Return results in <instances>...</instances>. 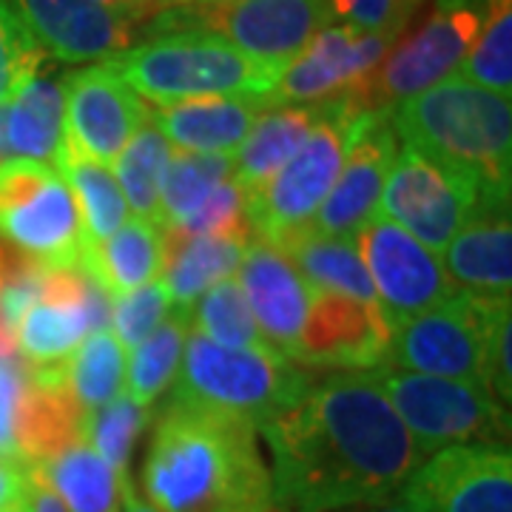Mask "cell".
I'll return each instance as SVG.
<instances>
[{"label": "cell", "instance_id": "47", "mask_svg": "<svg viewBox=\"0 0 512 512\" xmlns=\"http://www.w3.org/2000/svg\"><path fill=\"white\" fill-rule=\"evenodd\" d=\"M174 6H217V3H228V0H171Z\"/></svg>", "mask_w": 512, "mask_h": 512}, {"label": "cell", "instance_id": "17", "mask_svg": "<svg viewBox=\"0 0 512 512\" xmlns=\"http://www.w3.org/2000/svg\"><path fill=\"white\" fill-rule=\"evenodd\" d=\"M396 154L399 140L390 126V111H362L350 126L345 160L330 194L313 217V231L322 237H353L379 211L384 180Z\"/></svg>", "mask_w": 512, "mask_h": 512}, {"label": "cell", "instance_id": "7", "mask_svg": "<svg viewBox=\"0 0 512 512\" xmlns=\"http://www.w3.org/2000/svg\"><path fill=\"white\" fill-rule=\"evenodd\" d=\"M370 373L424 456L456 444H510V407L484 384L384 365Z\"/></svg>", "mask_w": 512, "mask_h": 512}, {"label": "cell", "instance_id": "10", "mask_svg": "<svg viewBox=\"0 0 512 512\" xmlns=\"http://www.w3.org/2000/svg\"><path fill=\"white\" fill-rule=\"evenodd\" d=\"M0 242L46 268H72L83 220L69 183L35 160L0 163Z\"/></svg>", "mask_w": 512, "mask_h": 512}, {"label": "cell", "instance_id": "12", "mask_svg": "<svg viewBox=\"0 0 512 512\" xmlns=\"http://www.w3.org/2000/svg\"><path fill=\"white\" fill-rule=\"evenodd\" d=\"M481 191L484 185L473 174L399 143V154L384 180L379 214L402 225L433 254H441L470 217Z\"/></svg>", "mask_w": 512, "mask_h": 512}, {"label": "cell", "instance_id": "9", "mask_svg": "<svg viewBox=\"0 0 512 512\" xmlns=\"http://www.w3.org/2000/svg\"><path fill=\"white\" fill-rule=\"evenodd\" d=\"M507 311L510 302H490L458 291L393 328L384 367L484 384L490 333Z\"/></svg>", "mask_w": 512, "mask_h": 512}, {"label": "cell", "instance_id": "23", "mask_svg": "<svg viewBox=\"0 0 512 512\" xmlns=\"http://www.w3.org/2000/svg\"><path fill=\"white\" fill-rule=\"evenodd\" d=\"M251 237L202 234L188 237L163 228V285L174 308H191L202 293L237 274Z\"/></svg>", "mask_w": 512, "mask_h": 512}, {"label": "cell", "instance_id": "34", "mask_svg": "<svg viewBox=\"0 0 512 512\" xmlns=\"http://www.w3.org/2000/svg\"><path fill=\"white\" fill-rule=\"evenodd\" d=\"M188 319H191V330L211 339L214 345L234 350H268L256 328L254 313L248 308L245 291L234 276L205 291V296L191 305Z\"/></svg>", "mask_w": 512, "mask_h": 512}, {"label": "cell", "instance_id": "45", "mask_svg": "<svg viewBox=\"0 0 512 512\" xmlns=\"http://www.w3.org/2000/svg\"><path fill=\"white\" fill-rule=\"evenodd\" d=\"M120 512H160V510H154L143 495H137L134 484L126 481V484H123V510Z\"/></svg>", "mask_w": 512, "mask_h": 512}, {"label": "cell", "instance_id": "19", "mask_svg": "<svg viewBox=\"0 0 512 512\" xmlns=\"http://www.w3.org/2000/svg\"><path fill=\"white\" fill-rule=\"evenodd\" d=\"M441 256L456 291L490 302H512L510 191L484 188Z\"/></svg>", "mask_w": 512, "mask_h": 512}, {"label": "cell", "instance_id": "48", "mask_svg": "<svg viewBox=\"0 0 512 512\" xmlns=\"http://www.w3.org/2000/svg\"><path fill=\"white\" fill-rule=\"evenodd\" d=\"M6 160V140H3V106H0V163Z\"/></svg>", "mask_w": 512, "mask_h": 512}, {"label": "cell", "instance_id": "1", "mask_svg": "<svg viewBox=\"0 0 512 512\" xmlns=\"http://www.w3.org/2000/svg\"><path fill=\"white\" fill-rule=\"evenodd\" d=\"M276 512H339L396 498L424 461L373 373H330L259 427Z\"/></svg>", "mask_w": 512, "mask_h": 512}, {"label": "cell", "instance_id": "36", "mask_svg": "<svg viewBox=\"0 0 512 512\" xmlns=\"http://www.w3.org/2000/svg\"><path fill=\"white\" fill-rule=\"evenodd\" d=\"M458 77L495 94H512V0H490L473 49L458 66Z\"/></svg>", "mask_w": 512, "mask_h": 512}, {"label": "cell", "instance_id": "25", "mask_svg": "<svg viewBox=\"0 0 512 512\" xmlns=\"http://www.w3.org/2000/svg\"><path fill=\"white\" fill-rule=\"evenodd\" d=\"M319 117H322V103L271 106L259 114L242 146L231 154V165H234L231 177L245 191V200L254 197L291 160L299 146L311 137Z\"/></svg>", "mask_w": 512, "mask_h": 512}, {"label": "cell", "instance_id": "42", "mask_svg": "<svg viewBox=\"0 0 512 512\" xmlns=\"http://www.w3.org/2000/svg\"><path fill=\"white\" fill-rule=\"evenodd\" d=\"M29 484H32V476H29L26 464L0 458V510L23 504V498L29 493Z\"/></svg>", "mask_w": 512, "mask_h": 512}, {"label": "cell", "instance_id": "41", "mask_svg": "<svg viewBox=\"0 0 512 512\" xmlns=\"http://www.w3.org/2000/svg\"><path fill=\"white\" fill-rule=\"evenodd\" d=\"M29 390V370L18 359H0V458L18 461V430Z\"/></svg>", "mask_w": 512, "mask_h": 512}, {"label": "cell", "instance_id": "4", "mask_svg": "<svg viewBox=\"0 0 512 512\" xmlns=\"http://www.w3.org/2000/svg\"><path fill=\"white\" fill-rule=\"evenodd\" d=\"M103 63L154 106L217 94H254L268 100L282 74L242 55L225 37L194 26L160 29V35L128 46Z\"/></svg>", "mask_w": 512, "mask_h": 512}, {"label": "cell", "instance_id": "14", "mask_svg": "<svg viewBox=\"0 0 512 512\" xmlns=\"http://www.w3.org/2000/svg\"><path fill=\"white\" fill-rule=\"evenodd\" d=\"M413 512H512L507 444H456L436 450L399 490Z\"/></svg>", "mask_w": 512, "mask_h": 512}, {"label": "cell", "instance_id": "24", "mask_svg": "<svg viewBox=\"0 0 512 512\" xmlns=\"http://www.w3.org/2000/svg\"><path fill=\"white\" fill-rule=\"evenodd\" d=\"M77 265L109 293V299L137 291L163 274V228L131 217L111 237L86 242Z\"/></svg>", "mask_w": 512, "mask_h": 512}, {"label": "cell", "instance_id": "6", "mask_svg": "<svg viewBox=\"0 0 512 512\" xmlns=\"http://www.w3.org/2000/svg\"><path fill=\"white\" fill-rule=\"evenodd\" d=\"M356 94L345 92L322 103V117L311 137L288 163L245 202L254 239L282 245L285 239L311 228L319 205L325 202L342 168L353 120L362 114Z\"/></svg>", "mask_w": 512, "mask_h": 512}, {"label": "cell", "instance_id": "33", "mask_svg": "<svg viewBox=\"0 0 512 512\" xmlns=\"http://www.w3.org/2000/svg\"><path fill=\"white\" fill-rule=\"evenodd\" d=\"M234 165L228 154L183 151L168 160L160 185V228L177 225L197 211L225 180H231Z\"/></svg>", "mask_w": 512, "mask_h": 512}, {"label": "cell", "instance_id": "49", "mask_svg": "<svg viewBox=\"0 0 512 512\" xmlns=\"http://www.w3.org/2000/svg\"><path fill=\"white\" fill-rule=\"evenodd\" d=\"M151 3V9L157 12V9H163V6H171V0H148Z\"/></svg>", "mask_w": 512, "mask_h": 512}, {"label": "cell", "instance_id": "15", "mask_svg": "<svg viewBox=\"0 0 512 512\" xmlns=\"http://www.w3.org/2000/svg\"><path fill=\"white\" fill-rule=\"evenodd\" d=\"M390 333L379 302L311 291L291 362L311 373H367L384 365Z\"/></svg>", "mask_w": 512, "mask_h": 512}, {"label": "cell", "instance_id": "30", "mask_svg": "<svg viewBox=\"0 0 512 512\" xmlns=\"http://www.w3.org/2000/svg\"><path fill=\"white\" fill-rule=\"evenodd\" d=\"M191 308H174L165 322L143 339L126 362V396L151 407L177 379L183 362L185 339L191 333Z\"/></svg>", "mask_w": 512, "mask_h": 512}, {"label": "cell", "instance_id": "29", "mask_svg": "<svg viewBox=\"0 0 512 512\" xmlns=\"http://www.w3.org/2000/svg\"><path fill=\"white\" fill-rule=\"evenodd\" d=\"M57 174L72 188L80 220H83V245L111 237L128 220V205L120 185L106 165L94 163L60 140L55 154Z\"/></svg>", "mask_w": 512, "mask_h": 512}, {"label": "cell", "instance_id": "3", "mask_svg": "<svg viewBox=\"0 0 512 512\" xmlns=\"http://www.w3.org/2000/svg\"><path fill=\"white\" fill-rule=\"evenodd\" d=\"M396 140L473 174L493 191L512 188L510 97L450 74L390 109Z\"/></svg>", "mask_w": 512, "mask_h": 512}, {"label": "cell", "instance_id": "27", "mask_svg": "<svg viewBox=\"0 0 512 512\" xmlns=\"http://www.w3.org/2000/svg\"><path fill=\"white\" fill-rule=\"evenodd\" d=\"M29 473L43 481L69 512H120L123 484L131 481L117 476L83 439L32 464Z\"/></svg>", "mask_w": 512, "mask_h": 512}, {"label": "cell", "instance_id": "5", "mask_svg": "<svg viewBox=\"0 0 512 512\" xmlns=\"http://www.w3.org/2000/svg\"><path fill=\"white\" fill-rule=\"evenodd\" d=\"M171 402L251 421L256 430L308 393L316 373L274 350H234L188 333Z\"/></svg>", "mask_w": 512, "mask_h": 512}, {"label": "cell", "instance_id": "44", "mask_svg": "<svg viewBox=\"0 0 512 512\" xmlns=\"http://www.w3.org/2000/svg\"><path fill=\"white\" fill-rule=\"evenodd\" d=\"M94 3L103 6V9H109L114 15H120V18L131 20V23L148 18L154 12L148 0H94Z\"/></svg>", "mask_w": 512, "mask_h": 512}, {"label": "cell", "instance_id": "18", "mask_svg": "<svg viewBox=\"0 0 512 512\" xmlns=\"http://www.w3.org/2000/svg\"><path fill=\"white\" fill-rule=\"evenodd\" d=\"M66 117L63 140L94 163L111 168L134 131L146 123L148 106L106 63L63 77Z\"/></svg>", "mask_w": 512, "mask_h": 512}, {"label": "cell", "instance_id": "13", "mask_svg": "<svg viewBox=\"0 0 512 512\" xmlns=\"http://www.w3.org/2000/svg\"><path fill=\"white\" fill-rule=\"evenodd\" d=\"M373 282L376 302L390 328L456 296V285L441 265V256L410 237L402 225L373 214L350 237Z\"/></svg>", "mask_w": 512, "mask_h": 512}, {"label": "cell", "instance_id": "20", "mask_svg": "<svg viewBox=\"0 0 512 512\" xmlns=\"http://www.w3.org/2000/svg\"><path fill=\"white\" fill-rule=\"evenodd\" d=\"M40 49L60 63L109 60L134 46V23L94 0H9Z\"/></svg>", "mask_w": 512, "mask_h": 512}, {"label": "cell", "instance_id": "31", "mask_svg": "<svg viewBox=\"0 0 512 512\" xmlns=\"http://www.w3.org/2000/svg\"><path fill=\"white\" fill-rule=\"evenodd\" d=\"M171 160V143L165 134L146 117V123L134 131L123 154L114 160L111 168H117V185L126 197V205L134 211V217L160 225V185H163L165 168Z\"/></svg>", "mask_w": 512, "mask_h": 512}, {"label": "cell", "instance_id": "40", "mask_svg": "<svg viewBox=\"0 0 512 512\" xmlns=\"http://www.w3.org/2000/svg\"><path fill=\"white\" fill-rule=\"evenodd\" d=\"M424 0H330L333 20L356 32L399 40Z\"/></svg>", "mask_w": 512, "mask_h": 512}, {"label": "cell", "instance_id": "35", "mask_svg": "<svg viewBox=\"0 0 512 512\" xmlns=\"http://www.w3.org/2000/svg\"><path fill=\"white\" fill-rule=\"evenodd\" d=\"M148 424H151V407H143L134 399H128L123 390L117 399H111L109 404L83 416V441L117 476L131 478L128 461L134 453V441L143 436Z\"/></svg>", "mask_w": 512, "mask_h": 512}, {"label": "cell", "instance_id": "26", "mask_svg": "<svg viewBox=\"0 0 512 512\" xmlns=\"http://www.w3.org/2000/svg\"><path fill=\"white\" fill-rule=\"evenodd\" d=\"M63 117H66L63 77L40 69L3 106L6 160H35V163L52 160L55 163L57 148L63 140Z\"/></svg>", "mask_w": 512, "mask_h": 512}, {"label": "cell", "instance_id": "38", "mask_svg": "<svg viewBox=\"0 0 512 512\" xmlns=\"http://www.w3.org/2000/svg\"><path fill=\"white\" fill-rule=\"evenodd\" d=\"M174 311V302L165 291L160 279L148 282L137 291L123 293L111 299L109 330L114 339L126 350H134L143 339H148L154 330L165 322V316Z\"/></svg>", "mask_w": 512, "mask_h": 512}, {"label": "cell", "instance_id": "39", "mask_svg": "<svg viewBox=\"0 0 512 512\" xmlns=\"http://www.w3.org/2000/svg\"><path fill=\"white\" fill-rule=\"evenodd\" d=\"M245 191L231 180L225 183L202 202L197 211H191L188 217L168 225L180 234L188 237H202V234H237V237H251V225H248V214H245Z\"/></svg>", "mask_w": 512, "mask_h": 512}, {"label": "cell", "instance_id": "28", "mask_svg": "<svg viewBox=\"0 0 512 512\" xmlns=\"http://www.w3.org/2000/svg\"><path fill=\"white\" fill-rule=\"evenodd\" d=\"M276 248L291 259L311 291L342 293L362 302H376L365 262L359 259L350 239L322 237L313 228H305Z\"/></svg>", "mask_w": 512, "mask_h": 512}, {"label": "cell", "instance_id": "46", "mask_svg": "<svg viewBox=\"0 0 512 512\" xmlns=\"http://www.w3.org/2000/svg\"><path fill=\"white\" fill-rule=\"evenodd\" d=\"M365 512H413L407 504H402L399 498H390V501H384V504H379V507H370V510Z\"/></svg>", "mask_w": 512, "mask_h": 512}, {"label": "cell", "instance_id": "2", "mask_svg": "<svg viewBox=\"0 0 512 512\" xmlns=\"http://www.w3.org/2000/svg\"><path fill=\"white\" fill-rule=\"evenodd\" d=\"M251 421L165 402L140 484L160 512H276L271 467Z\"/></svg>", "mask_w": 512, "mask_h": 512}, {"label": "cell", "instance_id": "43", "mask_svg": "<svg viewBox=\"0 0 512 512\" xmlns=\"http://www.w3.org/2000/svg\"><path fill=\"white\" fill-rule=\"evenodd\" d=\"M32 476V473H29ZM23 512H69L66 504L57 498L43 481H37L32 476V484H29V493H26V501H23Z\"/></svg>", "mask_w": 512, "mask_h": 512}, {"label": "cell", "instance_id": "21", "mask_svg": "<svg viewBox=\"0 0 512 512\" xmlns=\"http://www.w3.org/2000/svg\"><path fill=\"white\" fill-rule=\"evenodd\" d=\"M237 274L268 350L293 359L311 305V288L291 259L265 239H251Z\"/></svg>", "mask_w": 512, "mask_h": 512}, {"label": "cell", "instance_id": "22", "mask_svg": "<svg viewBox=\"0 0 512 512\" xmlns=\"http://www.w3.org/2000/svg\"><path fill=\"white\" fill-rule=\"evenodd\" d=\"M265 109H271L265 97L217 94L157 106L148 114L171 146L202 154H234Z\"/></svg>", "mask_w": 512, "mask_h": 512}, {"label": "cell", "instance_id": "8", "mask_svg": "<svg viewBox=\"0 0 512 512\" xmlns=\"http://www.w3.org/2000/svg\"><path fill=\"white\" fill-rule=\"evenodd\" d=\"M487 9L490 0H436L433 12L402 43H393L379 69L353 92L362 109L390 111L456 74L476 43Z\"/></svg>", "mask_w": 512, "mask_h": 512}, {"label": "cell", "instance_id": "16", "mask_svg": "<svg viewBox=\"0 0 512 512\" xmlns=\"http://www.w3.org/2000/svg\"><path fill=\"white\" fill-rule=\"evenodd\" d=\"M396 40L330 23L293 57L268 94V106H311L356 92L379 69Z\"/></svg>", "mask_w": 512, "mask_h": 512}, {"label": "cell", "instance_id": "32", "mask_svg": "<svg viewBox=\"0 0 512 512\" xmlns=\"http://www.w3.org/2000/svg\"><path fill=\"white\" fill-rule=\"evenodd\" d=\"M126 348L109 328L89 333L66 359V387L83 413L109 404L126 390Z\"/></svg>", "mask_w": 512, "mask_h": 512}, {"label": "cell", "instance_id": "11", "mask_svg": "<svg viewBox=\"0 0 512 512\" xmlns=\"http://www.w3.org/2000/svg\"><path fill=\"white\" fill-rule=\"evenodd\" d=\"M330 23V0H228L217 6H183V12L154 20L157 29L194 26L214 32L276 72H285L293 57Z\"/></svg>", "mask_w": 512, "mask_h": 512}, {"label": "cell", "instance_id": "50", "mask_svg": "<svg viewBox=\"0 0 512 512\" xmlns=\"http://www.w3.org/2000/svg\"><path fill=\"white\" fill-rule=\"evenodd\" d=\"M23 501H26V498H23ZM0 512H23V504H18V507H6V510Z\"/></svg>", "mask_w": 512, "mask_h": 512}, {"label": "cell", "instance_id": "37", "mask_svg": "<svg viewBox=\"0 0 512 512\" xmlns=\"http://www.w3.org/2000/svg\"><path fill=\"white\" fill-rule=\"evenodd\" d=\"M46 57L49 55L26 29L15 6L0 0V106H6L23 89V83L43 69Z\"/></svg>", "mask_w": 512, "mask_h": 512}]
</instances>
